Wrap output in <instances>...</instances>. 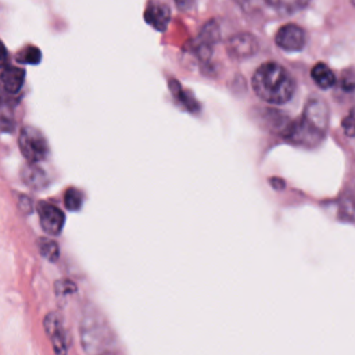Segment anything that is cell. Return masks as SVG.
I'll use <instances>...</instances> for the list:
<instances>
[{
	"label": "cell",
	"mask_w": 355,
	"mask_h": 355,
	"mask_svg": "<svg viewBox=\"0 0 355 355\" xmlns=\"http://www.w3.org/2000/svg\"><path fill=\"white\" fill-rule=\"evenodd\" d=\"M21 179L28 187L34 190L44 189L49 185V178L46 172L42 168H39L36 164H31V163H28L21 170Z\"/></svg>",
	"instance_id": "12"
},
{
	"label": "cell",
	"mask_w": 355,
	"mask_h": 355,
	"mask_svg": "<svg viewBox=\"0 0 355 355\" xmlns=\"http://www.w3.org/2000/svg\"><path fill=\"white\" fill-rule=\"evenodd\" d=\"M275 42L285 52H300L307 44V34L297 24H286L276 32Z\"/></svg>",
	"instance_id": "7"
},
{
	"label": "cell",
	"mask_w": 355,
	"mask_h": 355,
	"mask_svg": "<svg viewBox=\"0 0 355 355\" xmlns=\"http://www.w3.org/2000/svg\"><path fill=\"white\" fill-rule=\"evenodd\" d=\"M143 16H144V21L150 27H153L156 31L160 32L166 31L171 21L170 8L166 3L159 2V0H150Z\"/></svg>",
	"instance_id": "10"
},
{
	"label": "cell",
	"mask_w": 355,
	"mask_h": 355,
	"mask_svg": "<svg viewBox=\"0 0 355 355\" xmlns=\"http://www.w3.org/2000/svg\"><path fill=\"white\" fill-rule=\"evenodd\" d=\"M38 214L40 226L46 233L52 236H57L62 233L66 222V215L59 207L50 205L47 201H40L38 205Z\"/></svg>",
	"instance_id": "6"
},
{
	"label": "cell",
	"mask_w": 355,
	"mask_h": 355,
	"mask_svg": "<svg viewBox=\"0 0 355 355\" xmlns=\"http://www.w3.org/2000/svg\"><path fill=\"white\" fill-rule=\"evenodd\" d=\"M101 355H110V354H101Z\"/></svg>",
	"instance_id": "25"
},
{
	"label": "cell",
	"mask_w": 355,
	"mask_h": 355,
	"mask_svg": "<svg viewBox=\"0 0 355 355\" xmlns=\"http://www.w3.org/2000/svg\"><path fill=\"white\" fill-rule=\"evenodd\" d=\"M265 2L278 13L290 14L302 10L311 0H265Z\"/></svg>",
	"instance_id": "14"
},
{
	"label": "cell",
	"mask_w": 355,
	"mask_h": 355,
	"mask_svg": "<svg viewBox=\"0 0 355 355\" xmlns=\"http://www.w3.org/2000/svg\"><path fill=\"white\" fill-rule=\"evenodd\" d=\"M18 146L25 160L31 164H38L44 161L49 156V143L44 135L32 127H24L20 132Z\"/></svg>",
	"instance_id": "4"
},
{
	"label": "cell",
	"mask_w": 355,
	"mask_h": 355,
	"mask_svg": "<svg viewBox=\"0 0 355 355\" xmlns=\"http://www.w3.org/2000/svg\"><path fill=\"white\" fill-rule=\"evenodd\" d=\"M43 326L50 341L53 344L56 355H67L68 341L60 315L56 313H49L43 321Z\"/></svg>",
	"instance_id": "8"
},
{
	"label": "cell",
	"mask_w": 355,
	"mask_h": 355,
	"mask_svg": "<svg viewBox=\"0 0 355 355\" xmlns=\"http://www.w3.org/2000/svg\"><path fill=\"white\" fill-rule=\"evenodd\" d=\"M40 60H42V53L36 46H27L17 55L18 63H24L29 66H36L40 63Z\"/></svg>",
	"instance_id": "16"
},
{
	"label": "cell",
	"mask_w": 355,
	"mask_h": 355,
	"mask_svg": "<svg viewBox=\"0 0 355 355\" xmlns=\"http://www.w3.org/2000/svg\"><path fill=\"white\" fill-rule=\"evenodd\" d=\"M343 127H344L343 129H344V132L347 133V136L352 137V136H354V117H352V110L350 111L348 117L344 120Z\"/></svg>",
	"instance_id": "20"
},
{
	"label": "cell",
	"mask_w": 355,
	"mask_h": 355,
	"mask_svg": "<svg viewBox=\"0 0 355 355\" xmlns=\"http://www.w3.org/2000/svg\"><path fill=\"white\" fill-rule=\"evenodd\" d=\"M81 341L88 355L107 354L106 351L113 345L114 334L106 319L96 310L85 311L81 322Z\"/></svg>",
	"instance_id": "3"
},
{
	"label": "cell",
	"mask_w": 355,
	"mask_h": 355,
	"mask_svg": "<svg viewBox=\"0 0 355 355\" xmlns=\"http://www.w3.org/2000/svg\"><path fill=\"white\" fill-rule=\"evenodd\" d=\"M64 205L70 211H79L83 205V194L75 187H70L64 194Z\"/></svg>",
	"instance_id": "18"
},
{
	"label": "cell",
	"mask_w": 355,
	"mask_h": 355,
	"mask_svg": "<svg viewBox=\"0 0 355 355\" xmlns=\"http://www.w3.org/2000/svg\"><path fill=\"white\" fill-rule=\"evenodd\" d=\"M311 78L321 89H330L336 85V75L329 66L318 63L311 70Z\"/></svg>",
	"instance_id": "13"
},
{
	"label": "cell",
	"mask_w": 355,
	"mask_h": 355,
	"mask_svg": "<svg viewBox=\"0 0 355 355\" xmlns=\"http://www.w3.org/2000/svg\"><path fill=\"white\" fill-rule=\"evenodd\" d=\"M174 2L182 12H189L196 5V0H174Z\"/></svg>",
	"instance_id": "23"
},
{
	"label": "cell",
	"mask_w": 355,
	"mask_h": 355,
	"mask_svg": "<svg viewBox=\"0 0 355 355\" xmlns=\"http://www.w3.org/2000/svg\"><path fill=\"white\" fill-rule=\"evenodd\" d=\"M25 81V71L23 68L8 66L0 73V82L8 94H17Z\"/></svg>",
	"instance_id": "11"
},
{
	"label": "cell",
	"mask_w": 355,
	"mask_h": 355,
	"mask_svg": "<svg viewBox=\"0 0 355 355\" xmlns=\"http://www.w3.org/2000/svg\"><path fill=\"white\" fill-rule=\"evenodd\" d=\"M329 127V109L324 100L314 97L308 100L302 117L289 124L285 129V139L295 146H318Z\"/></svg>",
	"instance_id": "1"
},
{
	"label": "cell",
	"mask_w": 355,
	"mask_h": 355,
	"mask_svg": "<svg viewBox=\"0 0 355 355\" xmlns=\"http://www.w3.org/2000/svg\"><path fill=\"white\" fill-rule=\"evenodd\" d=\"M39 251L40 254L49 261H56L60 254L57 243L49 239H39Z\"/></svg>",
	"instance_id": "17"
},
{
	"label": "cell",
	"mask_w": 355,
	"mask_h": 355,
	"mask_svg": "<svg viewBox=\"0 0 355 355\" xmlns=\"http://www.w3.org/2000/svg\"><path fill=\"white\" fill-rule=\"evenodd\" d=\"M226 52L235 60H246L259 52V40L248 32H239L229 38Z\"/></svg>",
	"instance_id": "5"
},
{
	"label": "cell",
	"mask_w": 355,
	"mask_h": 355,
	"mask_svg": "<svg viewBox=\"0 0 355 355\" xmlns=\"http://www.w3.org/2000/svg\"><path fill=\"white\" fill-rule=\"evenodd\" d=\"M171 89H172V92H174V96L181 101V103H182L183 106H186V109H187L189 111H196V110H197L196 100H194L192 96H189V94L181 88L179 82L172 81V82H171Z\"/></svg>",
	"instance_id": "19"
},
{
	"label": "cell",
	"mask_w": 355,
	"mask_h": 355,
	"mask_svg": "<svg viewBox=\"0 0 355 355\" xmlns=\"http://www.w3.org/2000/svg\"><path fill=\"white\" fill-rule=\"evenodd\" d=\"M56 287H57V291H59V293H71V291H75V286H74L71 282H68V280L59 282V283L56 285Z\"/></svg>",
	"instance_id": "24"
},
{
	"label": "cell",
	"mask_w": 355,
	"mask_h": 355,
	"mask_svg": "<svg viewBox=\"0 0 355 355\" xmlns=\"http://www.w3.org/2000/svg\"><path fill=\"white\" fill-rule=\"evenodd\" d=\"M220 39V29L215 21L207 23L202 27L194 46V52L201 60H209L213 55L214 44Z\"/></svg>",
	"instance_id": "9"
},
{
	"label": "cell",
	"mask_w": 355,
	"mask_h": 355,
	"mask_svg": "<svg viewBox=\"0 0 355 355\" xmlns=\"http://www.w3.org/2000/svg\"><path fill=\"white\" fill-rule=\"evenodd\" d=\"M18 207H20V210L23 213L29 214L32 211V201H31V198H28L25 196H21L20 201H18Z\"/></svg>",
	"instance_id": "22"
},
{
	"label": "cell",
	"mask_w": 355,
	"mask_h": 355,
	"mask_svg": "<svg viewBox=\"0 0 355 355\" xmlns=\"http://www.w3.org/2000/svg\"><path fill=\"white\" fill-rule=\"evenodd\" d=\"M14 127L16 122L10 106L0 101V132H13Z\"/></svg>",
	"instance_id": "15"
},
{
	"label": "cell",
	"mask_w": 355,
	"mask_h": 355,
	"mask_svg": "<svg viewBox=\"0 0 355 355\" xmlns=\"http://www.w3.org/2000/svg\"><path fill=\"white\" fill-rule=\"evenodd\" d=\"M9 66V55H8V49L3 44V42L0 40V68H5Z\"/></svg>",
	"instance_id": "21"
},
{
	"label": "cell",
	"mask_w": 355,
	"mask_h": 355,
	"mask_svg": "<svg viewBox=\"0 0 355 355\" xmlns=\"http://www.w3.org/2000/svg\"><path fill=\"white\" fill-rule=\"evenodd\" d=\"M256 94L269 105H285L295 93L293 75L278 63H265L257 68L251 79Z\"/></svg>",
	"instance_id": "2"
}]
</instances>
